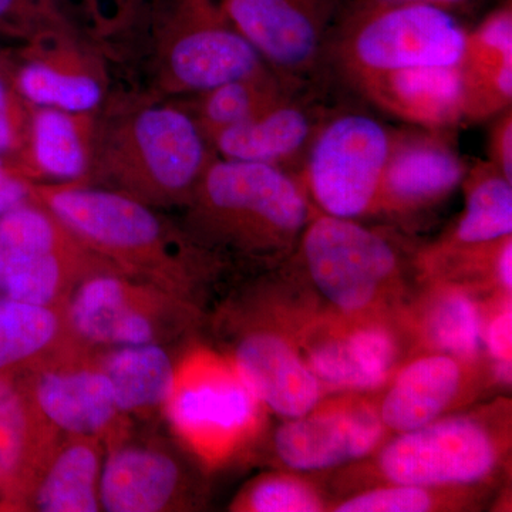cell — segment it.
I'll return each instance as SVG.
<instances>
[{
  "instance_id": "1",
  "label": "cell",
  "mask_w": 512,
  "mask_h": 512,
  "mask_svg": "<svg viewBox=\"0 0 512 512\" xmlns=\"http://www.w3.org/2000/svg\"><path fill=\"white\" fill-rule=\"evenodd\" d=\"M215 158L190 110L151 92L110 93L96 113L84 184L183 210Z\"/></svg>"
},
{
  "instance_id": "2",
  "label": "cell",
  "mask_w": 512,
  "mask_h": 512,
  "mask_svg": "<svg viewBox=\"0 0 512 512\" xmlns=\"http://www.w3.org/2000/svg\"><path fill=\"white\" fill-rule=\"evenodd\" d=\"M33 201L124 274L195 305L201 291L227 265L161 210L121 192L87 184L35 183Z\"/></svg>"
},
{
  "instance_id": "3",
  "label": "cell",
  "mask_w": 512,
  "mask_h": 512,
  "mask_svg": "<svg viewBox=\"0 0 512 512\" xmlns=\"http://www.w3.org/2000/svg\"><path fill=\"white\" fill-rule=\"evenodd\" d=\"M181 227L227 264L291 259L316 210L295 174L217 157L183 208Z\"/></svg>"
},
{
  "instance_id": "4",
  "label": "cell",
  "mask_w": 512,
  "mask_h": 512,
  "mask_svg": "<svg viewBox=\"0 0 512 512\" xmlns=\"http://www.w3.org/2000/svg\"><path fill=\"white\" fill-rule=\"evenodd\" d=\"M146 33L150 92L165 99L197 96L268 69L218 0H156Z\"/></svg>"
},
{
  "instance_id": "5",
  "label": "cell",
  "mask_w": 512,
  "mask_h": 512,
  "mask_svg": "<svg viewBox=\"0 0 512 512\" xmlns=\"http://www.w3.org/2000/svg\"><path fill=\"white\" fill-rule=\"evenodd\" d=\"M261 410L228 356L194 346L178 355L161 414L185 453L201 466L214 468L255 439Z\"/></svg>"
},
{
  "instance_id": "6",
  "label": "cell",
  "mask_w": 512,
  "mask_h": 512,
  "mask_svg": "<svg viewBox=\"0 0 512 512\" xmlns=\"http://www.w3.org/2000/svg\"><path fill=\"white\" fill-rule=\"evenodd\" d=\"M466 39V30L448 10L346 3L330 45V70L345 80L410 67L457 66Z\"/></svg>"
},
{
  "instance_id": "7",
  "label": "cell",
  "mask_w": 512,
  "mask_h": 512,
  "mask_svg": "<svg viewBox=\"0 0 512 512\" xmlns=\"http://www.w3.org/2000/svg\"><path fill=\"white\" fill-rule=\"evenodd\" d=\"M124 274L32 201L0 218V298L64 306L86 279Z\"/></svg>"
},
{
  "instance_id": "8",
  "label": "cell",
  "mask_w": 512,
  "mask_h": 512,
  "mask_svg": "<svg viewBox=\"0 0 512 512\" xmlns=\"http://www.w3.org/2000/svg\"><path fill=\"white\" fill-rule=\"evenodd\" d=\"M292 256L320 296L348 318L375 309L402 279V259L392 239L356 220L319 211Z\"/></svg>"
},
{
  "instance_id": "9",
  "label": "cell",
  "mask_w": 512,
  "mask_h": 512,
  "mask_svg": "<svg viewBox=\"0 0 512 512\" xmlns=\"http://www.w3.org/2000/svg\"><path fill=\"white\" fill-rule=\"evenodd\" d=\"M64 309L74 335L92 348L170 346L200 320L195 303L127 274L86 279Z\"/></svg>"
},
{
  "instance_id": "10",
  "label": "cell",
  "mask_w": 512,
  "mask_h": 512,
  "mask_svg": "<svg viewBox=\"0 0 512 512\" xmlns=\"http://www.w3.org/2000/svg\"><path fill=\"white\" fill-rule=\"evenodd\" d=\"M392 136L369 114L333 110L296 175L313 208L346 220L375 214Z\"/></svg>"
},
{
  "instance_id": "11",
  "label": "cell",
  "mask_w": 512,
  "mask_h": 512,
  "mask_svg": "<svg viewBox=\"0 0 512 512\" xmlns=\"http://www.w3.org/2000/svg\"><path fill=\"white\" fill-rule=\"evenodd\" d=\"M348 0H218L234 28L293 92L320 87Z\"/></svg>"
},
{
  "instance_id": "12",
  "label": "cell",
  "mask_w": 512,
  "mask_h": 512,
  "mask_svg": "<svg viewBox=\"0 0 512 512\" xmlns=\"http://www.w3.org/2000/svg\"><path fill=\"white\" fill-rule=\"evenodd\" d=\"M503 456V443L484 417H440L399 433L380 451L377 467L389 483L436 491L484 483Z\"/></svg>"
},
{
  "instance_id": "13",
  "label": "cell",
  "mask_w": 512,
  "mask_h": 512,
  "mask_svg": "<svg viewBox=\"0 0 512 512\" xmlns=\"http://www.w3.org/2000/svg\"><path fill=\"white\" fill-rule=\"evenodd\" d=\"M94 349L64 353L22 370L37 409L64 436L94 437L104 446L116 443L134 429L133 419L120 412Z\"/></svg>"
},
{
  "instance_id": "14",
  "label": "cell",
  "mask_w": 512,
  "mask_h": 512,
  "mask_svg": "<svg viewBox=\"0 0 512 512\" xmlns=\"http://www.w3.org/2000/svg\"><path fill=\"white\" fill-rule=\"evenodd\" d=\"M9 70L20 96L36 107L97 111L110 94L109 57L80 33L23 45Z\"/></svg>"
},
{
  "instance_id": "15",
  "label": "cell",
  "mask_w": 512,
  "mask_h": 512,
  "mask_svg": "<svg viewBox=\"0 0 512 512\" xmlns=\"http://www.w3.org/2000/svg\"><path fill=\"white\" fill-rule=\"evenodd\" d=\"M198 497L185 461L163 441L138 437L133 429L106 447L100 477L101 510L184 511L197 507Z\"/></svg>"
},
{
  "instance_id": "16",
  "label": "cell",
  "mask_w": 512,
  "mask_h": 512,
  "mask_svg": "<svg viewBox=\"0 0 512 512\" xmlns=\"http://www.w3.org/2000/svg\"><path fill=\"white\" fill-rule=\"evenodd\" d=\"M235 323L227 356L262 407L284 420L315 410L322 384L288 338L256 315Z\"/></svg>"
},
{
  "instance_id": "17",
  "label": "cell",
  "mask_w": 512,
  "mask_h": 512,
  "mask_svg": "<svg viewBox=\"0 0 512 512\" xmlns=\"http://www.w3.org/2000/svg\"><path fill=\"white\" fill-rule=\"evenodd\" d=\"M467 165L439 130L393 131L375 214L416 217L463 184Z\"/></svg>"
},
{
  "instance_id": "18",
  "label": "cell",
  "mask_w": 512,
  "mask_h": 512,
  "mask_svg": "<svg viewBox=\"0 0 512 512\" xmlns=\"http://www.w3.org/2000/svg\"><path fill=\"white\" fill-rule=\"evenodd\" d=\"M386 430L369 404H332L285 420L275 431L274 450L289 470L325 471L369 456Z\"/></svg>"
},
{
  "instance_id": "19",
  "label": "cell",
  "mask_w": 512,
  "mask_h": 512,
  "mask_svg": "<svg viewBox=\"0 0 512 512\" xmlns=\"http://www.w3.org/2000/svg\"><path fill=\"white\" fill-rule=\"evenodd\" d=\"M320 87L286 94L274 106L211 138L217 157L301 171L316 134L328 119L329 107L319 99Z\"/></svg>"
},
{
  "instance_id": "20",
  "label": "cell",
  "mask_w": 512,
  "mask_h": 512,
  "mask_svg": "<svg viewBox=\"0 0 512 512\" xmlns=\"http://www.w3.org/2000/svg\"><path fill=\"white\" fill-rule=\"evenodd\" d=\"M345 82L384 113L426 130L463 121L460 64L356 74Z\"/></svg>"
},
{
  "instance_id": "21",
  "label": "cell",
  "mask_w": 512,
  "mask_h": 512,
  "mask_svg": "<svg viewBox=\"0 0 512 512\" xmlns=\"http://www.w3.org/2000/svg\"><path fill=\"white\" fill-rule=\"evenodd\" d=\"M64 434L37 409L22 380L0 375V470L2 488L15 507L30 495Z\"/></svg>"
},
{
  "instance_id": "22",
  "label": "cell",
  "mask_w": 512,
  "mask_h": 512,
  "mask_svg": "<svg viewBox=\"0 0 512 512\" xmlns=\"http://www.w3.org/2000/svg\"><path fill=\"white\" fill-rule=\"evenodd\" d=\"M399 352L393 330L369 320L316 336L306 348L305 362L323 389L370 392L392 376Z\"/></svg>"
},
{
  "instance_id": "23",
  "label": "cell",
  "mask_w": 512,
  "mask_h": 512,
  "mask_svg": "<svg viewBox=\"0 0 512 512\" xmlns=\"http://www.w3.org/2000/svg\"><path fill=\"white\" fill-rule=\"evenodd\" d=\"M96 113L33 106L28 140L12 160L33 183H86Z\"/></svg>"
},
{
  "instance_id": "24",
  "label": "cell",
  "mask_w": 512,
  "mask_h": 512,
  "mask_svg": "<svg viewBox=\"0 0 512 512\" xmlns=\"http://www.w3.org/2000/svg\"><path fill=\"white\" fill-rule=\"evenodd\" d=\"M463 362L444 353L413 360L394 376L380 404L384 427L396 433L420 429L440 419L463 390Z\"/></svg>"
},
{
  "instance_id": "25",
  "label": "cell",
  "mask_w": 512,
  "mask_h": 512,
  "mask_svg": "<svg viewBox=\"0 0 512 512\" xmlns=\"http://www.w3.org/2000/svg\"><path fill=\"white\" fill-rule=\"evenodd\" d=\"M94 357L109 380L121 413L130 419H150L163 413L178 360L168 346L96 348Z\"/></svg>"
},
{
  "instance_id": "26",
  "label": "cell",
  "mask_w": 512,
  "mask_h": 512,
  "mask_svg": "<svg viewBox=\"0 0 512 512\" xmlns=\"http://www.w3.org/2000/svg\"><path fill=\"white\" fill-rule=\"evenodd\" d=\"M87 346L74 335L64 306L0 298V375Z\"/></svg>"
},
{
  "instance_id": "27",
  "label": "cell",
  "mask_w": 512,
  "mask_h": 512,
  "mask_svg": "<svg viewBox=\"0 0 512 512\" xmlns=\"http://www.w3.org/2000/svg\"><path fill=\"white\" fill-rule=\"evenodd\" d=\"M106 446L86 436H63L30 495L42 512L101 511L100 477Z\"/></svg>"
},
{
  "instance_id": "28",
  "label": "cell",
  "mask_w": 512,
  "mask_h": 512,
  "mask_svg": "<svg viewBox=\"0 0 512 512\" xmlns=\"http://www.w3.org/2000/svg\"><path fill=\"white\" fill-rule=\"evenodd\" d=\"M466 210L441 245L474 247L512 235V181L490 161L467 170L463 181Z\"/></svg>"
},
{
  "instance_id": "29",
  "label": "cell",
  "mask_w": 512,
  "mask_h": 512,
  "mask_svg": "<svg viewBox=\"0 0 512 512\" xmlns=\"http://www.w3.org/2000/svg\"><path fill=\"white\" fill-rule=\"evenodd\" d=\"M293 93L269 69L231 80L194 96L190 113L208 141L221 131L254 119Z\"/></svg>"
},
{
  "instance_id": "30",
  "label": "cell",
  "mask_w": 512,
  "mask_h": 512,
  "mask_svg": "<svg viewBox=\"0 0 512 512\" xmlns=\"http://www.w3.org/2000/svg\"><path fill=\"white\" fill-rule=\"evenodd\" d=\"M423 332L437 353L468 362L484 346L483 313L466 292L448 289L427 303Z\"/></svg>"
},
{
  "instance_id": "31",
  "label": "cell",
  "mask_w": 512,
  "mask_h": 512,
  "mask_svg": "<svg viewBox=\"0 0 512 512\" xmlns=\"http://www.w3.org/2000/svg\"><path fill=\"white\" fill-rule=\"evenodd\" d=\"M70 18L111 59L146 32L156 0H59Z\"/></svg>"
},
{
  "instance_id": "32",
  "label": "cell",
  "mask_w": 512,
  "mask_h": 512,
  "mask_svg": "<svg viewBox=\"0 0 512 512\" xmlns=\"http://www.w3.org/2000/svg\"><path fill=\"white\" fill-rule=\"evenodd\" d=\"M463 84V120L480 121L510 109L512 60L460 62Z\"/></svg>"
},
{
  "instance_id": "33",
  "label": "cell",
  "mask_w": 512,
  "mask_h": 512,
  "mask_svg": "<svg viewBox=\"0 0 512 512\" xmlns=\"http://www.w3.org/2000/svg\"><path fill=\"white\" fill-rule=\"evenodd\" d=\"M232 511L242 512H319L326 510L322 495L303 481L288 474H265L255 478L235 498Z\"/></svg>"
},
{
  "instance_id": "34",
  "label": "cell",
  "mask_w": 512,
  "mask_h": 512,
  "mask_svg": "<svg viewBox=\"0 0 512 512\" xmlns=\"http://www.w3.org/2000/svg\"><path fill=\"white\" fill-rule=\"evenodd\" d=\"M70 33L84 35L59 0H0V36L28 45Z\"/></svg>"
},
{
  "instance_id": "35",
  "label": "cell",
  "mask_w": 512,
  "mask_h": 512,
  "mask_svg": "<svg viewBox=\"0 0 512 512\" xmlns=\"http://www.w3.org/2000/svg\"><path fill=\"white\" fill-rule=\"evenodd\" d=\"M436 495L430 488L394 484L356 494L333 508L336 512H426L436 507Z\"/></svg>"
},
{
  "instance_id": "36",
  "label": "cell",
  "mask_w": 512,
  "mask_h": 512,
  "mask_svg": "<svg viewBox=\"0 0 512 512\" xmlns=\"http://www.w3.org/2000/svg\"><path fill=\"white\" fill-rule=\"evenodd\" d=\"M32 107L13 86L6 57L0 66V157L16 158L25 147Z\"/></svg>"
},
{
  "instance_id": "37",
  "label": "cell",
  "mask_w": 512,
  "mask_h": 512,
  "mask_svg": "<svg viewBox=\"0 0 512 512\" xmlns=\"http://www.w3.org/2000/svg\"><path fill=\"white\" fill-rule=\"evenodd\" d=\"M463 59L512 60L511 2L495 9L480 26L467 33Z\"/></svg>"
},
{
  "instance_id": "38",
  "label": "cell",
  "mask_w": 512,
  "mask_h": 512,
  "mask_svg": "<svg viewBox=\"0 0 512 512\" xmlns=\"http://www.w3.org/2000/svg\"><path fill=\"white\" fill-rule=\"evenodd\" d=\"M33 184L12 158L0 157V218L33 201Z\"/></svg>"
},
{
  "instance_id": "39",
  "label": "cell",
  "mask_w": 512,
  "mask_h": 512,
  "mask_svg": "<svg viewBox=\"0 0 512 512\" xmlns=\"http://www.w3.org/2000/svg\"><path fill=\"white\" fill-rule=\"evenodd\" d=\"M484 346L494 362L512 360L511 301L504 303L484 325Z\"/></svg>"
},
{
  "instance_id": "40",
  "label": "cell",
  "mask_w": 512,
  "mask_h": 512,
  "mask_svg": "<svg viewBox=\"0 0 512 512\" xmlns=\"http://www.w3.org/2000/svg\"><path fill=\"white\" fill-rule=\"evenodd\" d=\"M490 134V163L495 165L507 180L512 181V110L498 114Z\"/></svg>"
},
{
  "instance_id": "41",
  "label": "cell",
  "mask_w": 512,
  "mask_h": 512,
  "mask_svg": "<svg viewBox=\"0 0 512 512\" xmlns=\"http://www.w3.org/2000/svg\"><path fill=\"white\" fill-rule=\"evenodd\" d=\"M512 235L503 238L495 258L494 278L510 295L512 289Z\"/></svg>"
},
{
  "instance_id": "42",
  "label": "cell",
  "mask_w": 512,
  "mask_h": 512,
  "mask_svg": "<svg viewBox=\"0 0 512 512\" xmlns=\"http://www.w3.org/2000/svg\"><path fill=\"white\" fill-rule=\"evenodd\" d=\"M468 0H348V5H426L448 10L464 5Z\"/></svg>"
},
{
  "instance_id": "43",
  "label": "cell",
  "mask_w": 512,
  "mask_h": 512,
  "mask_svg": "<svg viewBox=\"0 0 512 512\" xmlns=\"http://www.w3.org/2000/svg\"><path fill=\"white\" fill-rule=\"evenodd\" d=\"M512 360H497L494 362V377L495 382L510 384L512 376Z\"/></svg>"
},
{
  "instance_id": "44",
  "label": "cell",
  "mask_w": 512,
  "mask_h": 512,
  "mask_svg": "<svg viewBox=\"0 0 512 512\" xmlns=\"http://www.w3.org/2000/svg\"><path fill=\"white\" fill-rule=\"evenodd\" d=\"M5 60H6V56L3 55L2 52H0V66H2L3 63H5Z\"/></svg>"
},
{
  "instance_id": "45",
  "label": "cell",
  "mask_w": 512,
  "mask_h": 512,
  "mask_svg": "<svg viewBox=\"0 0 512 512\" xmlns=\"http://www.w3.org/2000/svg\"><path fill=\"white\" fill-rule=\"evenodd\" d=\"M0 487H2V470H0Z\"/></svg>"
}]
</instances>
